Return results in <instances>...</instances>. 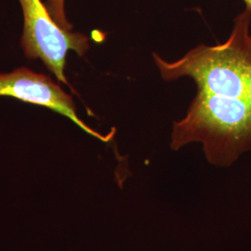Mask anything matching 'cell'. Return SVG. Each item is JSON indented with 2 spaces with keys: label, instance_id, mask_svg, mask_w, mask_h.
<instances>
[{
  "label": "cell",
  "instance_id": "cell-5",
  "mask_svg": "<svg viewBox=\"0 0 251 251\" xmlns=\"http://www.w3.org/2000/svg\"><path fill=\"white\" fill-rule=\"evenodd\" d=\"M45 4L54 21L63 29L72 31V24L68 21L65 13V0H46Z\"/></svg>",
  "mask_w": 251,
  "mask_h": 251
},
{
  "label": "cell",
  "instance_id": "cell-2",
  "mask_svg": "<svg viewBox=\"0 0 251 251\" xmlns=\"http://www.w3.org/2000/svg\"><path fill=\"white\" fill-rule=\"evenodd\" d=\"M200 143L210 164L229 167L251 151V101L198 92L186 116L174 122L171 147Z\"/></svg>",
  "mask_w": 251,
  "mask_h": 251
},
{
  "label": "cell",
  "instance_id": "cell-6",
  "mask_svg": "<svg viewBox=\"0 0 251 251\" xmlns=\"http://www.w3.org/2000/svg\"><path fill=\"white\" fill-rule=\"evenodd\" d=\"M246 5H247V8H250L251 9V0H244Z\"/></svg>",
  "mask_w": 251,
  "mask_h": 251
},
{
  "label": "cell",
  "instance_id": "cell-3",
  "mask_svg": "<svg viewBox=\"0 0 251 251\" xmlns=\"http://www.w3.org/2000/svg\"><path fill=\"white\" fill-rule=\"evenodd\" d=\"M24 15L21 46L27 59H39L57 80L69 85L65 75L67 54L84 56L90 49L88 36L60 26L42 0H19Z\"/></svg>",
  "mask_w": 251,
  "mask_h": 251
},
{
  "label": "cell",
  "instance_id": "cell-4",
  "mask_svg": "<svg viewBox=\"0 0 251 251\" xmlns=\"http://www.w3.org/2000/svg\"><path fill=\"white\" fill-rule=\"evenodd\" d=\"M0 96L36 104L52 110L63 117L69 118L85 132L108 142L112 133L100 134L82 121L77 113L72 96L67 94L61 86L50 76L34 72L26 67H20L9 73H0Z\"/></svg>",
  "mask_w": 251,
  "mask_h": 251
},
{
  "label": "cell",
  "instance_id": "cell-1",
  "mask_svg": "<svg viewBox=\"0 0 251 251\" xmlns=\"http://www.w3.org/2000/svg\"><path fill=\"white\" fill-rule=\"evenodd\" d=\"M251 9L246 8L223 44L198 46L172 63L153 53L163 79L187 76L196 82L198 92L251 101Z\"/></svg>",
  "mask_w": 251,
  "mask_h": 251
}]
</instances>
